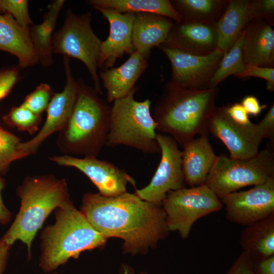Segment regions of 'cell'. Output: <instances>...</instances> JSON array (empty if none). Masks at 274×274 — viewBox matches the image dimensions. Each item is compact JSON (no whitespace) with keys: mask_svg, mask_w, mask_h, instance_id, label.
Here are the masks:
<instances>
[{"mask_svg":"<svg viewBox=\"0 0 274 274\" xmlns=\"http://www.w3.org/2000/svg\"><path fill=\"white\" fill-rule=\"evenodd\" d=\"M81 211L98 232L122 239L124 250L132 253L153 246L169 231L163 208L134 193L108 197L87 193Z\"/></svg>","mask_w":274,"mask_h":274,"instance_id":"6da1fadb","label":"cell"},{"mask_svg":"<svg viewBox=\"0 0 274 274\" xmlns=\"http://www.w3.org/2000/svg\"><path fill=\"white\" fill-rule=\"evenodd\" d=\"M218 90H192L167 83L152 114L157 132L169 135L182 148L196 135L208 136Z\"/></svg>","mask_w":274,"mask_h":274,"instance_id":"7a4b0ae2","label":"cell"},{"mask_svg":"<svg viewBox=\"0 0 274 274\" xmlns=\"http://www.w3.org/2000/svg\"><path fill=\"white\" fill-rule=\"evenodd\" d=\"M39 266L46 273L55 270L71 258L105 245L107 238L98 232L84 214L67 200L56 209L55 222L41 235Z\"/></svg>","mask_w":274,"mask_h":274,"instance_id":"3957f363","label":"cell"},{"mask_svg":"<svg viewBox=\"0 0 274 274\" xmlns=\"http://www.w3.org/2000/svg\"><path fill=\"white\" fill-rule=\"evenodd\" d=\"M78 83L76 101L67 125L59 132L57 145L64 155L96 157L106 146L111 107L83 80Z\"/></svg>","mask_w":274,"mask_h":274,"instance_id":"277c9868","label":"cell"},{"mask_svg":"<svg viewBox=\"0 0 274 274\" xmlns=\"http://www.w3.org/2000/svg\"><path fill=\"white\" fill-rule=\"evenodd\" d=\"M21 206L15 220L0 242L11 247L17 240L26 245L31 259V243L54 210L69 199L66 181L52 175L27 177L17 189Z\"/></svg>","mask_w":274,"mask_h":274,"instance_id":"5b68a950","label":"cell"},{"mask_svg":"<svg viewBox=\"0 0 274 274\" xmlns=\"http://www.w3.org/2000/svg\"><path fill=\"white\" fill-rule=\"evenodd\" d=\"M137 89L134 87L127 95L113 102L106 146L124 145L145 153H160L151 102L149 99L136 100Z\"/></svg>","mask_w":274,"mask_h":274,"instance_id":"8992f818","label":"cell"},{"mask_svg":"<svg viewBox=\"0 0 274 274\" xmlns=\"http://www.w3.org/2000/svg\"><path fill=\"white\" fill-rule=\"evenodd\" d=\"M273 176L274 152L268 147L248 159L217 156L204 184L221 200L243 187L262 184Z\"/></svg>","mask_w":274,"mask_h":274,"instance_id":"52a82bcc","label":"cell"},{"mask_svg":"<svg viewBox=\"0 0 274 274\" xmlns=\"http://www.w3.org/2000/svg\"><path fill=\"white\" fill-rule=\"evenodd\" d=\"M89 13L76 14L71 9L66 12L62 27L52 36L53 52L80 60L87 68L93 82L94 89L102 94L97 74L102 41L91 26Z\"/></svg>","mask_w":274,"mask_h":274,"instance_id":"ba28073f","label":"cell"},{"mask_svg":"<svg viewBox=\"0 0 274 274\" xmlns=\"http://www.w3.org/2000/svg\"><path fill=\"white\" fill-rule=\"evenodd\" d=\"M169 231L188 237L192 225L200 218L218 212L221 200L205 184L168 192L162 203Z\"/></svg>","mask_w":274,"mask_h":274,"instance_id":"9c48e42d","label":"cell"},{"mask_svg":"<svg viewBox=\"0 0 274 274\" xmlns=\"http://www.w3.org/2000/svg\"><path fill=\"white\" fill-rule=\"evenodd\" d=\"M156 140L160 149L161 159L150 183L135 190V194L143 200L157 205L162 203L167 193L184 188L182 169V151L176 141L168 135L157 132Z\"/></svg>","mask_w":274,"mask_h":274,"instance_id":"30bf717a","label":"cell"},{"mask_svg":"<svg viewBox=\"0 0 274 274\" xmlns=\"http://www.w3.org/2000/svg\"><path fill=\"white\" fill-rule=\"evenodd\" d=\"M168 58L172 66V84L187 89H210L211 79L223 52L218 48L207 55H197L160 45L158 47Z\"/></svg>","mask_w":274,"mask_h":274,"instance_id":"8fae6325","label":"cell"},{"mask_svg":"<svg viewBox=\"0 0 274 274\" xmlns=\"http://www.w3.org/2000/svg\"><path fill=\"white\" fill-rule=\"evenodd\" d=\"M227 219L249 226L274 214V176L251 189L228 194L221 199Z\"/></svg>","mask_w":274,"mask_h":274,"instance_id":"7c38bea8","label":"cell"},{"mask_svg":"<svg viewBox=\"0 0 274 274\" xmlns=\"http://www.w3.org/2000/svg\"><path fill=\"white\" fill-rule=\"evenodd\" d=\"M66 83L62 91L54 93L46 110L45 122L39 132L29 141L21 142L20 148L26 157L36 153L41 144L50 135L60 132L67 125L78 92V83L71 71L70 58L63 56Z\"/></svg>","mask_w":274,"mask_h":274,"instance_id":"4fadbf2b","label":"cell"},{"mask_svg":"<svg viewBox=\"0 0 274 274\" xmlns=\"http://www.w3.org/2000/svg\"><path fill=\"white\" fill-rule=\"evenodd\" d=\"M50 160L59 165L78 169L95 185L99 193L105 196H116L125 193L128 183L135 186V181L124 170L96 157L77 158L63 155L52 156Z\"/></svg>","mask_w":274,"mask_h":274,"instance_id":"5bb4252c","label":"cell"},{"mask_svg":"<svg viewBox=\"0 0 274 274\" xmlns=\"http://www.w3.org/2000/svg\"><path fill=\"white\" fill-rule=\"evenodd\" d=\"M208 130L226 146L231 158L248 159L259 152L262 140L256 133L255 124L236 123L228 115L225 106L216 108L210 119Z\"/></svg>","mask_w":274,"mask_h":274,"instance_id":"9a60e30c","label":"cell"},{"mask_svg":"<svg viewBox=\"0 0 274 274\" xmlns=\"http://www.w3.org/2000/svg\"><path fill=\"white\" fill-rule=\"evenodd\" d=\"M108 20L110 32L102 41L98 68L103 70L113 67L116 60L124 54L130 55L134 51L132 42L135 14L121 13L115 11L94 7Z\"/></svg>","mask_w":274,"mask_h":274,"instance_id":"2e32d148","label":"cell"},{"mask_svg":"<svg viewBox=\"0 0 274 274\" xmlns=\"http://www.w3.org/2000/svg\"><path fill=\"white\" fill-rule=\"evenodd\" d=\"M216 26L175 22L165 42L161 45L197 55H207L217 48Z\"/></svg>","mask_w":274,"mask_h":274,"instance_id":"e0dca14e","label":"cell"},{"mask_svg":"<svg viewBox=\"0 0 274 274\" xmlns=\"http://www.w3.org/2000/svg\"><path fill=\"white\" fill-rule=\"evenodd\" d=\"M148 58L135 51L122 65L101 72L99 78L107 90V101L126 96L135 87L134 84L148 66Z\"/></svg>","mask_w":274,"mask_h":274,"instance_id":"ac0fdd59","label":"cell"},{"mask_svg":"<svg viewBox=\"0 0 274 274\" xmlns=\"http://www.w3.org/2000/svg\"><path fill=\"white\" fill-rule=\"evenodd\" d=\"M259 19L251 20L245 29L243 56L246 66L273 67L274 30Z\"/></svg>","mask_w":274,"mask_h":274,"instance_id":"d6986e66","label":"cell"},{"mask_svg":"<svg viewBox=\"0 0 274 274\" xmlns=\"http://www.w3.org/2000/svg\"><path fill=\"white\" fill-rule=\"evenodd\" d=\"M183 148L182 165L186 183L190 187L204 184L217 157L208 136L194 138Z\"/></svg>","mask_w":274,"mask_h":274,"instance_id":"ffe728a7","label":"cell"},{"mask_svg":"<svg viewBox=\"0 0 274 274\" xmlns=\"http://www.w3.org/2000/svg\"><path fill=\"white\" fill-rule=\"evenodd\" d=\"M174 23L167 17L155 14H135L132 33L134 51L149 58L151 49L165 42Z\"/></svg>","mask_w":274,"mask_h":274,"instance_id":"44dd1931","label":"cell"},{"mask_svg":"<svg viewBox=\"0 0 274 274\" xmlns=\"http://www.w3.org/2000/svg\"><path fill=\"white\" fill-rule=\"evenodd\" d=\"M0 50L15 56L20 67L25 68L39 63L29 29L20 26L7 13H0Z\"/></svg>","mask_w":274,"mask_h":274,"instance_id":"7402d4cb","label":"cell"},{"mask_svg":"<svg viewBox=\"0 0 274 274\" xmlns=\"http://www.w3.org/2000/svg\"><path fill=\"white\" fill-rule=\"evenodd\" d=\"M251 20V0H228L227 7L216 25L217 48L227 52Z\"/></svg>","mask_w":274,"mask_h":274,"instance_id":"603a6c76","label":"cell"},{"mask_svg":"<svg viewBox=\"0 0 274 274\" xmlns=\"http://www.w3.org/2000/svg\"><path fill=\"white\" fill-rule=\"evenodd\" d=\"M65 1L56 0L49 6L43 21L29 28V33L38 62L48 67L53 62L52 38L57 20Z\"/></svg>","mask_w":274,"mask_h":274,"instance_id":"cb8c5ba5","label":"cell"},{"mask_svg":"<svg viewBox=\"0 0 274 274\" xmlns=\"http://www.w3.org/2000/svg\"><path fill=\"white\" fill-rule=\"evenodd\" d=\"M92 7H99L121 13H152L179 22L182 18L168 0H89Z\"/></svg>","mask_w":274,"mask_h":274,"instance_id":"d4e9b609","label":"cell"},{"mask_svg":"<svg viewBox=\"0 0 274 274\" xmlns=\"http://www.w3.org/2000/svg\"><path fill=\"white\" fill-rule=\"evenodd\" d=\"M182 21L216 26L225 11L228 0H172Z\"/></svg>","mask_w":274,"mask_h":274,"instance_id":"484cf974","label":"cell"},{"mask_svg":"<svg viewBox=\"0 0 274 274\" xmlns=\"http://www.w3.org/2000/svg\"><path fill=\"white\" fill-rule=\"evenodd\" d=\"M241 244L253 256L264 258L274 255V214L243 230Z\"/></svg>","mask_w":274,"mask_h":274,"instance_id":"4316f807","label":"cell"},{"mask_svg":"<svg viewBox=\"0 0 274 274\" xmlns=\"http://www.w3.org/2000/svg\"><path fill=\"white\" fill-rule=\"evenodd\" d=\"M245 29L239 34L230 49L223 54L219 64L213 74L209 85L213 89L226 78L236 75L246 68L243 56V47Z\"/></svg>","mask_w":274,"mask_h":274,"instance_id":"83f0119b","label":"cell"},{"mask_svg":"<svg viewBox=\"0 0 274 274\" xmlns=\"http://www.w3.org/2000/svg\"><path fill=\"white\" fill-rule=\"evenodd\" d=\"M2 119L8 126L30 134L38 130L42 121L41 115L35 114L21 105L12 107L6 115L3 116Z\"/></svg>","mask_w":274,"mask_h":274,"instance_id":"f1b7e54d","label":"cell"},{"mask_svg":"<svg viewBox=\"0 0 274 274\" xmlns=\"http://www.w3.org/2000/svg\"><path fill=\"white\" fill-rule=\"evenodd\" d=\"M21 140L0 126V174H5L11 163L26 157L20 148Z\"/></svg>","mask_w":274,"mask_h":274,"instance_id":"f546056e","label":"cell"},{"mask_svg":"<svg viewBox=\"0 0 274 274\" xmlns=\"http://www.w3.org/2000/svg\"><path fill=\"white\" fill-rule=\"evenodd\" d=\"M54 94L49 84L41 83L26 96L21 105L35 114L41 116L46 111Z\"/></svg>","mask_w":274,"mask_h":274,"instance_id":"4dcf8cb0","label":"cell"},{"mask_svg":"<svg viewBox=\"0 0 274 274\" xmlns=\"http://www.w3.org/2000/svg\"><path fill=\"white\" fill-rule=\"evenodd\" d=\"M27 0H0V13L11 15L23 28L29 29L33 24L28 9Z\"/></svg>","mask_w":274,"mask_h":274,"instance_id":"1f68e13d","label":"cell"},{"mask_svg":"<svg viewBox=\"0 0 274 274\" xmlns=\"http://www.w3.org/2000/svg\"><path fill=\"white\" fill-rule=\"evenodd\" d=\"M251 20L259 19L274 24V0H251Z\"/></svg>","mask_w":274,"mask_h":274,"instance_id":"d6a6232c","label":"cell"},{"mask_svg":"<svg viewBox=\"0 0 274 274\" xmlns=\"http://www.w3.org/2000/svg\"><path fill=\"white\" fill-rule=\"evenodd\" d=\"M235 77L239 79L249 77L262 78L266 81V89L274 91V67H262L256 65L246 66L245 70Z\"/></svg>","mask_w":274,"mask_h":274,"instance_id":"836d02e7","label":"cell"},{"mask_svg":"<svg viewBox=\"0 0 274 274\" xmlns=\"http://www.w3.org/2000/svg\"><path fill=\"white\" fill-rule=\"evenodd\" d=\"M20 77L18 67H11L0 71V100L11 92Z\"/></svg>","mask_w":274,"mask_h":274,"instance_id":"e575fe53","label":"cell"},{"mask_svg":"<svg viewBox=\"0 0 274 274\" xmlns=\"http://www.w3.org/2000/svg\"><path fill=\"white\" fill-rule=\"evenodd\" d=\"M254 264L253 256L249 252L244 250L225 274H255Z\"/></svg>","mask_w":274,"mask_h":274,"instance_id":"d590c367","label":"cell"},{"mask_svg":"<svg viewBox=\"0 0 274 274\" xmlns=\"http://www.w3.org/2000/svg\"><path fill=\"white\" fill-rule=\"evenodd\" d=\"M257 134L262 140L268 139L274 141V104L270 106L267 113L258 123L255 124Z\"/></svg>","mask_w":274,"mask_h":274,"instance_id":"8d00e7d4","label":"cell"},{"mask_svg":"<svg viewBox=\"0 0 274 274\" xmlns=\"http://www.w3.org/2000/svg\"><path fill=\"white\" fill-rule=\"evenodd\" d=\"M225 106L228 115L236 123L247 125L252 123L250 121L249 115L241 103L235 102Z\"/></svg>","mask_w":274,"mask_h":274,"instance_id":"74e56055","label":"cell"},{"mask_svg":"<svg viewBox=\"0 0 274 274\" xmlns=\"http://www.w3.org/2000/svg\"><path fill=\"white\" fill-rule=\"evenodd\" d=\"M248 115L256 116L266 107L261 105L257 98L253 95H247L244 97L241 103Z\"/></svg>","mask_w":274,"mask_h":274,"instance_id":"f35d334b","label":"cell"},{"mask_svg":"<svg viewBox=\"0 0 274 274\" xmlns=\"http://www.w3.org/2000/svg\"><path fill=\"white\" fill-rule=\"evenodd\" d=\"M254 267L255 274H274V255L260 259Z\"/></svg>","mask_w":274,"mask_h":274,"instance_id":"ab89813d","label":"cell"},{"mask_svg":"<svg viewBox=\"0 0 274 274\" xmlns=\"http://www.w3.org/2000/svg\"><path fill=\"white\" fill-rule=\"evenodd\" d=\"M5 186V181L0 175V223L2 224L9 223L12 218L11 212L5 206L2 199V191Z\"/></svg>","mask_w":274,"mask_h":274,"instance_id":"60d3db41","label":"cell"},{"mask_svg":"<svg viewBox=\"0 0 274 274\" xmlns=\"http://www.w3.org/2000/svg\"><path fill=\"white\" fill-rule=\"evenodd\" d=\"M11 247L0 242V274H4L5 271Z\"/></svg>","mask_w":274,"mask_h":274,"instance_id":"b9f144b4","label":"cell"},{"mask_svg":"<svg viewBox=\"0 0 274 274\" xmlns=\"http://www.w3.org/2000/svg\"><path fill=\"white\" fill-rule=\"evenodd\" d=\"M52 274H58V273L56 272H53Z\"/></svg>","mask_w":274,"mask_h":274,"instance_id":"7bdbcfd3","label":"cell"}]
</instances>
